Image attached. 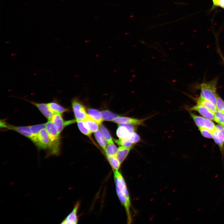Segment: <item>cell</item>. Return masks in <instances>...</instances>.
Here are the masks:
<instances>
[{"mask_svg": "<svg viewBox=\"0 0 224 224\" xmlns=\"http://www.w3.org/2000/svg\"><path fill=\"white\" fill-rule=\"evenodd\" d=\"M116 190L118 196L126 210L128 223L132 222L130 212L131 205L130 196L126 184L121 174L118 170H113Z\"/></svg>", "mask_w": 224, "mask_h": 224, "instance_id": "cell-1", "label": "cell"}, {"mask_svg": "<svg viewBox=\"0 0 224 224\" xmlns=\"http://www.w3.org/2000/svg\"><path fill=\"white\" fill-rule=\"evenodd\" d=\"M217 79L215 78L207 82L200 84L198 87L201 90L200 97L208 100L216 106Z\"/></svg>", "mask_w": 224, "mask_h": 224, "instance_id": "cell-2", "label": "cell"}, {"mask_svg": "<svg viewBox=\"0 0 224 224\" xmlns=\"http://www.w3.org/2000/svg\"><path fill=\"white\" fill-rule=\"evenodd\" d=\"M72 105L76 120H84L88 114L82 103L77 98H74L72 100Z\"/></svg>", "mask_w": 224, "mask_h": 224, "instance_id": "cell-3", "label": "cell"}, {"mask_svg": "<svg viewBox=\"0 0 224 224\" xmlns=\"http://www.w3.org/2000/svg\"><path fill=\"white\" fill-rule=\"evenodd\" d=\"M0 127L2 128L12 130L15 131L20 134L28 138L32 141L35 136L33 134L30 129V126H16L10 124H7L3 120L1 121Z\"/></svg>", "mask_w": 224, "mask_h": 224, "instance_id": "cell-4", "label": "cell"}, {"mask_svg": "<svg viewBox=\"0 0 224 224\" xmlns=\"http://www.w3.org/2000/svg\"><path fill=\"white\" fill-rule=\"evenodd\" d=\"M190 115L195 124L199 128H205L212 132L215 129V126L211 120L205 117H203L192 113Z\"/></svg>", "mask_w": 224, "mask_h": 224, "instance_id": "cell-5", "label": "cell"}, {"mask_svg": "<svg viewBox=\"0 0 224 224\" xmlns=\"http://www.w3.org/2000/svg\"><path fill=\"white\" fill-rule=\"evenodd\" d=\"M212 133L214 141L222 149L224 143V127L220 124L217 125Z\"/></svg>", "mask_w": 224, "mask_h": 224, "instance_id": "cell-6", "label": "cell"}, {"mask_svg": "<svg viewBox=\"0 0 224 224\" xmlns=\"http://www.w3.org/2000/svg\"><path fill=\"white\" fill-rule=\"evenodd\" d=\"M51 120L54 124L60 133L65 126L74 122L73 120L64 121L61 114L58 113L54 114Z\"/></svg>", "mask_w": 224, "mask_h": 224, "instance_id": "cell-7", "label": "cell"}, {"mask_svg": "<svg viewBox=\"0 0 224 224\" xmlns=\"http://www.w3.org/2000/svg\"><path fill=\"white\" fill-rule=\"evenodd\" d=\"M45 129L52 141H60V133L56 127L51 120H48L45 124Z\"/></svg>", "mask_w": 224, "mask_h": 224, "instance_id": "cell-8", "label": "cell"}, {"mask_svg": "<svg viewBox=\"0 0 224 224\" xmlns=\"http://www.w3.org/2000/svg\"><path fill=\"white\" fill-rule=\"evenodd\" d=\"M146 119H137L120 116L115 118L113 121L119 124H129L134 125H144V122Z\"/></svg>", "mask_w": 224, "mask_h": 224, "instance_id": "cell-9", "label": "cell"}, {"mask_svg": "<svg viewBox=\"0 0 224 224\" xmlns=\"http://www.w3.org/2000/svg\"><path fill=\"white\" fill-rule=\"evenodd\" d=\"M80 203L79 202H77L71 212L62 221L61 224H75L78 222L77 213Z\"/></svg>", "mask_w": 224, "mask_h": 224, "instance_id": "cell-10", "label": "cell"}, {"mask_svg": "<svg viewBox=\"0 0 224 224\" xmlns=\"http://www.w3.org/2000/svg\"><path fill=\"white\" fill-rule=\"evenodd\" d=\"M35 106L48 120H51L54 114L50 109L47 104L39 103L33 101H29Z\"/></svg>", "mask_w": 224, "mask_h": 224, "instance_id": "cell-11", "label": "cell"}, {"mask_svg": "<svg viewBox=\"0 0 224 224\" xmlns=\"http://www.w3.org/2000/svg\"><path fill=\"white\" fill-rule=\"evenodd\" d=\"M190 110L197 111L204 117L214 120V113L202 105L197 104L191 107Z\"/></svg>", "mask_w": 224, "mask_h": 224, "instance_id": "cell-12", "label": "cell"}, {"mask_svg": "<svg viewBox=\"0 0 224 224\" xmlns=\"http://www.w3.org/2000/svg\"><path fill=\"white\" fill-rule=\"evenodd\" d=\"M132 148L122 146L118 147L115 156L121 164L126 159Z\"/></svg>", "mask_w": 224, "mask_h": 224, "instance_id": "cell-13", "label": "cell"}, {"mask_svg": "<svg viewBox=\"0 0 224 224\" xmlns=\"http://www.w3.org/2000/svg\"><path fill=\"white\" fill-rule=\"evenodd\" d=\"M116 131V134L119 139H127L131 133L129 129L125 124H119Z\"/></svg>", "mask_w": 224, "mask_h": 224, "instance_id": "cell-14", "label": "cell"}, {"mask_svg": "<svg viewBox=\"0 0 224 224\" xmlns=\"http://www.w3.org/2000/svg\"><path fill=\"white\" fill-rule=\"evenodd\" d=\"M83 121L86 127L92 133L98 130L99 124L88 114Z\"/></svg>", "mask_w": 224, "mask_h": 224, "instance_id": "cell-15", "label": "cell"}, {"mask_svg": "<svg viewBox=\"0 0 224 224\" xmlns=\"http://www.w3.org/2000/svg\"><path fill=\"white\" fill-rule=\"evenodd\" d=\"M50 109L54 114H62L68 111V109L63 107L57 102L54 101L47 104Z\"/></svg>", "mask_w": 224, "mask_h": 224, "instance_id": "cell-16", "label": "cell"}, {"mask_svg": "<svg viewBox=\"0 0 224 224\" xmlns=\"http://www.w3.org/2000/svg\"><path fill=\"white\" fill-rule=\"evenodd\" d=\"M88 114L99 125L103 121L101 112L94 109H89L87 110Z\"/></svg>", "mask_w": 224, "mask_h": 224, "instance_id": "cell-17", "label": "cell"}, {"mask_svg": "<svg viewBox=\"0 0 224 224\" xmlns=\"http://www.w3.org/2000/svg\"><path fill=\"white\" fill-rule=\"evenodd\" d=\"M197 103L204 106L214 113L217 111L216 106L213 103L210 101L200 97L197 99Z\"/></svg>", "mask_w": 224, "mask_h": 224, "instance_id": "cell-18", "label": "cell"}, {"mask_svg": "<svg viewBox=\"0 0 224 224\" xmlns=\"http://www.w3.org/2000/svg\"><path fill=\"white\" fill-rule=\"evenodd\" d=\"M95 138L99 144L105 151L106 147V141L100 131L99 129L95 132Z\"/></svg>", "mask_w": 224, "mask_h": 224, "instance_id": "cell-19", "label": "cell"}, {"mask_svg": "<svg viewBox=\"0 0 224 224\" xmlns=\"http://www.w3.org/2000/svg\"><path fill=\"white\" fill-rule=\"evenodd\" d=\"M117 150L118 148L113 142L108 143L104 151L106 156H115Z\"/></svg>", "mask_w": 224, "mask_h": 224, "instance_id": "cell-20", "label": "cell"}, {"mask_svg": "<svg viewBox=\"0 0 224 224\" xmlns=\"http://www.w3.org/2000/svg\"><path fill=\"white\" fill-rule=\"evenodd\" d=\"M101 112L103 121H113L120 116L107 110H102Z\"/></svg>", "mask_w": 224, "mask_h": 224, "instance_id": "cell-21", "label": "cell"}, {"mask_svg": "<svg viewBox=\"0 0 224 224\" xmlns=\"http://www.w3.org/2000/svg\"><path fill=\"white\" fill-rule=\"evenodd\" d=\"M107 160L113 170H118L121 163L115 156H106Z\"/></svg>", "mask_w": 224, "mask_h": 224, "instance_id": "cell-22", "label": "cell"}, {"mask_svg": "<svg viewBox=\"0 0 224 224\" xmlns=\"http://www.w3.org/2000/svg\"><path fill=\"white\" fill-rule=\"evenodd\" d=\"M78 128L83 134L89 137H91L92 133L86 126L83 121L76 120Z\"/></svg>", "mask_w": 224, "mask_h": 224, "instance_id": "cell-23", "label": "cell"}, {"mask_svg": "<svg viewBox=\"0 0 224 224\" xmlns=\"http://www.w3.org/2000/svg\"><path fill=\"white\" fill-rule=\"evenodd\" d=\"M100 130L105 137L107 143L113 142L112 138L109 131L104 125L100 124Z\"/></svg>", "mask_w": 224, "mask_h": 224, "instance_id": "cell-24", "label": "cell"}, {"mask_svg": "<svg viewBox=\"0 0 224 224\" xmlns=\"http://www.w3.org/2000/svg\"><path fill=\"white\" fill-rule=\"evenodd\" d=\"M30 129L34 136H36L40 131L45 128V124H42L30 126Z\"/></svg>", "mask_w": 224, "mask_h": 224, "instance_id": "cell-25", "label": "cell"}, {"mask_svg": "<svg viewBox=\"0 0 224 224\" xmlns=\"http://www.w3.org/2000/svg\"><path fill=\"white\" fill-rule=\"evenodd\" d=\"M214 121L224 127V114L217 111L214 113Z\"/></svg>", "mask_w": 224, "mask_h": 224, "instance_id": "cell-26", "label": "cell"}, {"mask_svg": "<svg viewBox=\"0 0 224 224\" xmlns=\"http://www.w3.org/2000/svg\"><path fill=\"white\" fill-rule=\"evenodd\" d=\"M115 141L116 143L120 146L132 147L133 144L128 139L119 138L118 140H115Z\"/></svg>", "mask_w": 224, "mask_h": 224, "instance_id": "cell-27", "label": "cell"}, {"mask_svg": "<svg viewBox=\"0 0 224 224\" xmlns=\"http://www.w3.org/2000/svg\"><path fill=\"white\" fill-rule=\"evenodd\" d=\"M216 107L218 111L224 114V101L218 95L217 98Z\"/></svg>", "mask_w": 224, "mask_h": 224, "instance_id": "cell-28", "label": "cell"}, {"mask_svg": "<svg viewBox=\"0 0 224 224\" xmlns=\"http://www.w3.org/2000/svg\"><path fill=\"white\" fill-rule=\"evenodd\" d=\"M127 139L133 144L139 142L141 140L139 136L135 132L131 133Z\"/></svg>", "mask_w": 224, "mask_h": 224, "instance_id": "cell-29", "label": "cell"}, {"mask_svg": "<svg viewBox=\"0 0 224 224\" xmlns=\"http://www.w3.org/2000/svg\"><path fill=\"white\" fill-rule=\"evenodd\" d=\"M199 129L201 134L203 137L209 138H212V133L210 131L203 128H201Z\"/></svg>", "mask_w": 224, "mask_h": 224, "instance_id": "cell-30", "label": "cell"}, {"mask_svg": "<svg viewBox=\"0 0 224 224\" xmlns=\"http://www.w3.org/2000/svg\"><path fill=\"white\" fill-rule=\"evenodd\" d=\"M213 5L224 9V0H212Z\"/></svg>", "mask_w": 224, "mask_h": 224, "instance_id": "cell-31", "label": "cell"}, {"mask_svg": "<svg viewBox=\"0 0 224 224\" xmlns=\"http://www.w3.org/2000/svg\"><path fill=\"white\" fill-rule=\"evenodd\" d=\"M217 51L218 53L219 54V55L221 58L223 62V63L224 64V57L223 56V54H222V53L221 52V51L219 49V48L217 47Z\"/></svg>", "mask_w": 224, "mask_h": 224, "instance_id": "cell-32", "label": "cell"}, {"mask_svg": "<svg viewBox=\"0 0 224 224\" xmlns=\"http://www.w3.org/2000/svg\"></svg>", "mask_w": 224, "mask_h": 224, "instance_id": "cell-33", "label": "cell"}]
</instances>
